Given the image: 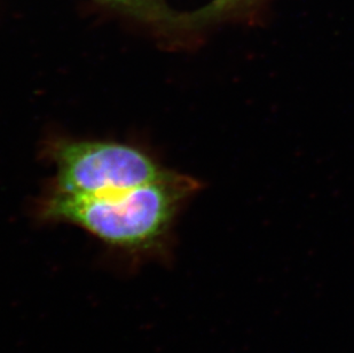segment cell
I'll list each match as a JSON object with an SVG mask.
<instances>
[{"label":"cell","instance_id":"obj_1","mask_svg":"<svg viewBox=\"0 0 354 353\" xmlns=\"http://www.w3.org/2000/svg\"><path fill=\"white\" fill-rule=\"evenodd\" d=\"M192 176L169 170L160 179L115 193L78 197L50 192L44 219L71 223L115 247L146 250L163 240L181 207L200 190Z\"/></svg>","mask_w":354,"mask_h":353},{"label":"cell","instance_id":"obj_2","mask_svg":"<svg viewBox=\"0 0 354 353\" xmlns=\"http://www.w3.org/2000/svg\"><path fill=\"white\" fill-rule=\"evenodd\" d=\"M47 156L55 165L52 190L78 197L131 190L169 172L139 148L115 141H54Z\"/></svg>","mask_w":354,"mask_h":353},{"label":"cell","instance_id":"obj_3","mask_svg":"<svg viewBox=\"0 0 354 353\" xmlns=\"http://www.w3.org/2000/svg\"><path fill=\"white\" fill-rule=\"evenodd\" d=\"M137 20L158 26L164 31L179 30L180 14L171 12L160 0H99Z\"/></svg>","mask_w":354,"mask_h":353},{"label":"cell","instance_id":"obj_4","mask_svg":"<svg viewBox=\"0 0 354 353\" xmlns=\"http://www.w3.org/2000/svg\"><path fill=\"white\" fill-rule=\"evenodd\" d=\"M251 0H212L209 5L194 13L185 14L180 17L181 30L198 29L207 24H212L221 17L234 12L236 8Z\"/></svg>","mask_w":354,"mask_h":353}]
</instances>
